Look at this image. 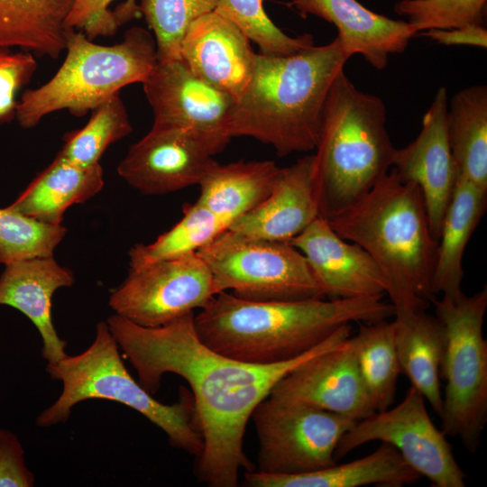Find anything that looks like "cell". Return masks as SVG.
<instances>
[{"mask_svg":"<svg viewBox=\"0 0 487 487\" xmlns=\"http://www.w3.org/2000/svg\"><path fill=\"white\" fill-rule=\"evenodd\" d=\"M106 323L148 392L155 394L169 372L189 384L204 438L197 476L211 487H235L241 469H254L244 450L245 428L275 384L302 363L341 345L352 331L351 324L344 325L300 356L263 365L207 347L196 333L193 313L157 327L139 326L117 314Z\"/></svg>","mask_w":487,"mask_h":487,"instance_id":"1","label":"cell"},{"mask_svg":"<svg viewBox=\"0 0 487 487\" xmlns=\"http://www.w3.org/2000/svg\"><path fill=\"white\" fill-rule=\"evenodd\" d=\"M381 299L254 301L223 291L194 316V325L199 340L223 355L274 364L308 352L344 325L394 316L392 304Z\"/></svg>","mask_w":487,"mask_h":487,"instance_id":"2","label":"cell"},{"mask_svg":"<svg viewBox=\"0 0 487 487\" xmlns=\"http://www.w3.org/2000/svg\"><path fill=\"white\" fill-rule=\"evenodd\" d=\"M326 220L339 236L361 246L375 262L394 314L426 310L436 298L438 240L416 184L391 168L367 193Z\"/></svg>","mask_w":487,"mask_h":487,"instance_id":"3","label":"cell"},{"mask_svg":"<svg viewBox=\"0 0 487 487\" xmlns=\"http://www.w3.org/2000/svg\"><path fill=\"white\" fill-rule=\"evenodd\" d=\"M351 57L337 37L290 55L256 53L232 111L231 137H253L280 157L315 150L330 87Z\"/></svg>","mask_w":487,"mask_h":487,"instance_id":"4","label":"cell"},{"mask_svg":"<svg viewBox=\"0 0 487 487\" xmlns=\"http://www.w3.org/2000/svg\"><path fill=\"white\" fill-rule=\"evenodd\" d=\"M315 150L319 212L326 219L358 200L392 166L396 148L383 101L359 90L344 70L327 95Z\"/></svg>","mask_w":487,"mask_h":487,"instance_id":"5","label":"cell"},{"mask_svg":"<svg viewBox=\"0 0 487 487\" xmlns=\"http://www.w3.org/2000/svg\"><path fill=\"white\" fill-rule=\"evenodd\" d=\"M46 371L62 382V391L37 418V426L49 427L68 421L72 408L81 401L107 400L144 416L166 433L173 447L196 458L202 454L204 438L191 393L182 390L173 404L155 400L126 369L106 322L96 324L94 341L85 351L47 363Z\"/></svg>","mask_w":487,"mask_h":487,"instance_id":"6","label":"cell"},{"mask_svg":"<svg viewBox=\"0 0 487 487\" xmlns=\"http://www.w3.org/2000/svg\"><path fill=\"white\" fill-rule=\"evenodd\" d=\"M65 51L52 78L21 96L15 119L23 128H32L60 110L83 116L123 87L142 83L158 62L154 37L138 26L128 29L114 45L95 43L73 29Z\"/></svg>","mask_w":487,"mask_h":487,"instance_id":"7","label":"cell"},{"mask_svg":"<svg viewBox=\"0 0 487 487\" xmlns=\"http://www.w3.org/2000/svg\"><path fill=\"white\" fill-rule=\"evenodd\" d=\"M431 303L446 333L441 430L474 453L487 422V340L482 334L487 288L472 296L435 298Z\"/></svg>","mask_w":487,"mask_h":487,"instance_id":"8","label":"cell"},{"mask_svg":"<svg viewBox=\"0 0 487 487\" xmlns=\"http://www.w3.org/2000/svg\"><path fill=\"white\" fill-rule=\"evenodd\" d=\"M197 253L211 272L216 294L231 290L254 301L326 297L306 257L288 242L252 238L227 229Z\"/></svg>","mask_w":487,"mask_h":487,"instance_id":"9","label":"cell"},{"mask_svg":"<svg viewBox=\"0 0 487 487\" xmlns=\"http://www.w3.org/2000/svg\"><path fill=\"white\" fill-rule=\"evenodd\" d=\"M258 472L290 475L335 464L337 445L356 422L318 408L268 396L253 412Z\"/></svg>","mask_w":487,"mask_h":487,"instance_id":"10","label":"cell"},{"mask_svg":"<svg viewBox=\"0 0 487 487\" xmlns=\"http://www.w3.org/2000/svg\"><path fill=\"white\" fill-rule=\"evenodd\" d=\"M426 400L414 387L396 406L356 421L340 439L335 459L357 447L381 441L395 447L404 460L434 487H464L466 474L457 464L446 436L431 420Z\"/></svg>","mask_w":487,"mask_h":487,"instance_id":"11","label":"cell"},{"mask_svg":"<svg viewBox=\"0 0 487 487\" xmlns=\"http://www.w3.org/2000/svg\"><path fill=\"white\" fill-rule=\"evenodd\" d=\"M211 272L197 253L130 268L109 297L115 314L157 327L204 308L215 296Z\"/></svg>","mask_w":487,"mask_h":487,"instance_id":"12","label":"cell"},{"mask_svg":"<svg viewBox=\"0 0 487 487\" xmlns=\"http://www.w3.org/2000/svg\"><path fill=\"white\" fill-rule=\"evenodd\" d=\"M156 127L191 131L214 154L231 140L235 99L196 76L182 59L158 61L142 83Z\"/></svg>","mask_w":487,"mask_h":487,"instance_id":"13","label":"cell"},{"mask_svg":"<svg viewBox=\"0 0 487 487\" xmlns=\"http://www.w3.org/2000/svg\"><path fill=\"white\" fill-rule=\"evenodd\" d=\"M214 155L191 131L152 126L129 148L117 173L142 194L162 195L198 185L216 162Z\"/></svg>","mask_w":487,"mask_h":487,"instance_id":"14","label":"cell"},{"mask_svg":"<svg viewBox=\"0 0 487 487\" xmlns=\"http://www.w3.org/2000/svg\"><path fill=\"white\" fill-rule=\"evenodd\" d=\"M270 397L302 403L354 421L376 411L349 336L341 345L302 363L280 379Z\"/></svg>","mask_w":487,"mask_h":487,"instance_id":"15","label":"cell"},{"mask_svg":"<svg viewBox=\"0 0 487 487\" xmlns=\"http://www.w3.org/2000/svg\"><path fill=\"white\" fill-rule=\"evenodd\" d=\"M447 109V90L441 87L423 116L420 133L407 146L396 149L391 166L402 179L419 188L437 240L458 174L448 142Z\"/></svg>","mask_w":487,"mask_h":487,"instance_id":"16","label":"cell"},{"mask_svg":"<svg viewBox=\"0 0 487 487\" xmlns=\"http://www.w3.org/2000/svg\"><path fill=\"white\" fill-rule=\"evenodd\" d=\"M180 56L196 76L238 101L252 78L256 53L234 23L213 11L190 24Z\"/></svg>","mask_w":487,"mask_h":487,"instance_id":"17","label":"cell"},{"mask_svg":"<svg viewBox=\"0 0 487 487\" xmlns=\"http://www.w3.org/2000/svg\"><path fill=\"white\" fill-rule=\"evenodd\" d=\"M308 260L326 297H383L386 283L372 257L358 244L339 236L328 221L317 217L289 242Z\"/></svg>","mask_w":487,"mask_h":487,"instance_id":"18","label":"cell"},{"mask_svg":"<svg viewBox=\"0 0 487 487\" xmlns=\"http://www.w3.org/2000/svg\"><path fill=\"white\" fill-rule=\"evenodd\" d=\"M318 216L314 155H308L280 168L270 195L229 229L252 238L289 243Z\"/></svg>","mask_w":487,"mask_h":487,"instance_id":"19","label":"cell"},{"mask_svg":"<svg viewBox=\"0 0 487 487\" xmlns=\"http://www.w3.org/2000/svg\"><path fill=\"white\" fill-rule=\"evenodd\" d=\"M302 14L333 23L337 38L351 55L360 54L374 69H384L392 54L403 52L417 34L405 21L376 14L357 0H291Z\"/></svg>","mask_w":487,"mask_h":487,"instance_id":"20","label":"cell"},{"mask_svg":"<svg viewBox=\"0 0 487 487\" xmlns=\"http://www.w3.org/2000/svg\"><path fill=\"white\" fill-rule=\"evenodd\" d=\"M72 271L53 256L36 257L5 265L0 277V305L12 307L26 316L42 339L41 355L55 363L68 354L52 322L51 303L56 290L71 287Z\"/></svg>","mask_w":487,"mask_h":487,"instance_id":"21","label":"cell"},{"mask_svg":"<svg viewBox=\"0 0 487 487\" xmlns=\"http://www.w3.org/2000/svg\"><path fill=\"white\" fill-rule=\"evenodd\" d=\"M253 487H360L375 484L400 487L420 475L392 446L381 442L372 453L349 463L299 474L273 475L258 471L244 473Z\"/></svg>","mask_w":487,"mask_h":487,"instance_id":"22","label":"cell"},{"mask_svg":"<svg viewBox=\"0 0 487 487\" xmlns=\"http://www.w3.org/2000/svg\"><path fill=\"white\" fill-rule=\"evenodd\" d=\"M395 345L401 373L440 417V372L446 348L443 324L426 310L396 313Z\"/></svg>","mask_w":487,"mask_h":487,"instance_id":"23","label":"cell"},{"mask_svg":"<svg viewBox=\"0 0 487 487\" xmlns=\"http://www.w3.org/2000/svg\"><path fill=\"white\" fill-rule=\"evenodd\" d=\"M103 187L99 163L80 166L56 155L9 207L41 223L59 225L69 207L84 203Z\"/></svg>","mask_w":487,"mask_h":487,"instance_id":"24","label":"cell"},{"mask_svg":"<svg viewBox=\"0 0 487 487\" xmlns=\"http://www.w3.org/2000/svg\"><path fill=\"white\" fill-rule=\"evenodd\" d=\"M486 204L487 191L458 172L438 238L433 278L435 295L441 293L455 299L464 294V253Z\"/></svg>","mask_w":487,"mask_h":487,"instance_id":"25","label":"cell"},{"mask_svg":"<svg viewBox=\"0 0 487 487\" xmlns=\"http://www.w3.org/2000/svg\"><path fill=\"white\" fill-rule=\"evenodd\" d=\"M75 0H0V48H20L57 59L71 28L67 20Z\"/></svg>","mask_w":487,"mask_h":487,"instance_id":"26","label":"cell"},{"mask_svg":"<svg viewBox=\"0 0 487 487\" xmlns=\"http://www.w3.org/2000/svg\"><path fill=\"white\" fill-rule=\"evenodd\" d=\"M280 168L272 161H217L206 173L197 200L232 224L260 205L271 192Z\"/></svg>","mask_w":487,"mask_h":487,"instance_id":"27","label":"cell"},{"mask_svg":"<svg viewBox=\"0 0 487 487\" xmlns=\"http://www.w3.org/2000/svg\"><path fill=\"white\" fill-rule=\"evenodd\" d=\"M450 150L458 172L487 191V87L457 92L446 114Z\"/></svg>","mask_w":487,"mask_h":487,"instance_id":"28","label":"cell"},{"mask_svg":"<svg viewBox=\"0 0 487 487\" xmlns=\"http://www.w3.org/2000/svg\"><path fill=\"white\" fill-rule=\"evenodd\" d=\"M351 337L361 377L376 411L394 402L400 365L395 345L394 321L358 323Z\"/></svg>","mask_w":487,"mask_h":487,"instance_id":"29","label":"cell"},{"mask_svg":"<svg viewBox=\"0 0 487 487\" xmlns=\"http://www.w3.org/2000/svg\"><path fill=\"white\" fill-rule=\"evenodd\" d=\"M227 229L225 220L198 202L186 204L181 219L170 230L129 251L130 268L197 253Z\"/></svg>","mask_w":487,"mask_h":487,"instance_id":"30","label":"cell"},{"mask_svg":"<svg viewBox=\"0 0 487 487\" xmlns=\"http://www.w3.org/2000/svg\"><path fill=\"white\" fill-rule=\"evenodd\" d=\"M133 131L126 107L119 94L91 111L88 122L65 134L58 156L80 166L99 163L106 150Z\"/></svg>","mask_w":487,"mask_h":487,"instance_id":"31","label":"cell"},{"mask_svg":"<svg viewBox=\"0 0 487 487\" xmlns=\"http://www.w3.org/2000/svg\"><path fill=\"white\" fill-rule=\"evenodd\" d=\"M218 0H141V13L153 32L158 61L181 59L180 46L190 24L216 10Z\"/></svg>","mask_w":487,"mask_h":487,"instance_id":"32","label":"cell"},{"mask_svg":"<svg viewBox=\"0 0 487 487\" xmlns=\"http://www.w3.org/2000/svg\"><path fill=\"white\" fill-rule=\"evenodd\" d=\"M215 11L234 23L262 54L290 55L314 45L308 33L292 37L278 28L267 15L262 0H218Z\"/></svg>","mask_w":487,"mask_h":487,"instance_id":"33","label":"cell"},{"mask_svg":"<svg viewBox=\"0 0 487 487\" xmlns=\"http://www.w3.org/2000/svg\"><path fill=\"white\" fill-rule=\"evenodd\" d=\"M67 233L62 225H49L10 207L0 208V262L53 256Z\"/></svg>","mask_w":487,"mask_h":487,"instance_id":"34","label":"cell"},{"mask_svg":"<svg viewBox=\"0 0 487 487\" xmlns=\"http://www.w3.org/2000/svg\"><path fill=\"white\" fill-rule=\"evenodd\" d=\"M487 0H400L395 12L408 18L417 33L432 29H452L482 24Z\"/></svg>","mask_w":487,"mask_h":487,"instance_id":"35","label":"cell"},{"mask_svg":"<svg viewBox=\"0 0 487 487\" xmlns=\"http://www.w3.org/2000/svg\"><path fill=\"white\" fill-rule=\"evenodd\" d=\"M115 1L75 0L67 20L68 26L83 32L90 40L114 35L119 28L111 7ZM141 14L136 0H124L120 14L123 24Z\"/></svg>","mask_w":487,"mask_h":487,"instance_id":"36","label":"cell"},{"mask_svg":"<svg viewBox=\"0 0 487 487\" xmlns=\"http://www.w3.org/2000/svg\"><path fill=\"white\" fill-rule=\"evenodd\" d=\"M36 69L32 53L0 48V125L15 119L17 95L30 82Z\"/></svg>","mask_w":487,"mask_h":487,"instance_id":"37","label":"cell"},{"mask_svg":"<svg viewBox=\"0 0 487 487\" xmlns=\"http://www.w3.org/2000/svg\"><path fill=\"white\" fill-rule=\"evenodd\" d=\"M34 476L25 465L24 450L10 431L0 429V487H32Z\"/></svg>","mask_w":487,"mask_h":487,"instance_id":"38","label":"cell"},{"mask_svg":"<svg viewBox=\"0 0 487 487\" xmlns=\"http://www.w3.org/2000/svg\"><path fill=\"white\" fill-rule=\"evenodd\" d=\"M420 33L443 45H471L484 49L487 47V30L482 24L432 29Z\"/></svg>","mask_w":487,"mask_h":487,"instance_id":"39","label":"cell"}]
</instances>
